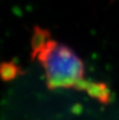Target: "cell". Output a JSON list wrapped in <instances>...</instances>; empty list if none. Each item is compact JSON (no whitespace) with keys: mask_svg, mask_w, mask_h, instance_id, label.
<instances>
[{"mask_svg":"<svg viewBox=\"0 0 119 120\" xmlns=\"http://www.w3.org/2000/svg\"><path fill=\"white\" fill-rule=\"evenodd\" d=\"M31 56L42 66L49 89L72 88L86 92L101 103L109 101L110 91L106 85L86 80L82 59L68 46L53 39L47 29L34 27Z\"/></svg>","mask_w":119,"mask_h":120,"instance_id":"obj_1","label":"cell"}]
</instances>
